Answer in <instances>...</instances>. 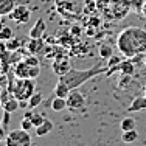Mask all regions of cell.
Segmentation results:
<instances>
[{
    "instance_id": "2",
    "label": "cell",
    "mask_w": 146,
    "mask_h": 146,
    "mask_svg": "<svg viewBox=\"0 0 146 146\" xmlns=\"http://www.w3.org/2000/svg\"><path fill=\"white\" fill-rule=\"evenodd\" d=\"M109 67H104L103 64H95L90 68H84V70H78V68H70L65 75L59 76L61 81H64L72 90L81 87L84 82H87L89 79H92L93 76L101 75V73H107Z\"/></svg>"
},
{
    "instance_id": "26",
    "label": "cell",
    "mask_w": 146,
    "mask_h": 146,
    "mask_svg": "<svg viewBox=\"0 0 146 146\" xmlns=\"http://www.w3.org/2000/svg\"><path fill=\"white\" fill-rule=\"evenodd\" d=\"M20 127H22V129L23 131H31V129H33V123H31V120H30V118H27V117H23L22 118V120H20Z\"/></svg>"
},
{
    "instance_id": "7",
    "label": "cell",
    "mask_w": 146,
    "mask_h": 146,
    "mask_svg": "<svg viewBox=\"0 0 146 146\" xmlns=\"http://www.w3.org/2000/svg\"><path fill=\"white\" fill-rule=\"evenodd\" d=\"M9 17H11L16 23H27L31 17V13L25 5H19V6H14V9H13V13L9 14Z\"/></svg>"
},
{
    "instance_id": "18",
    "label": "cell",
    "mask_w": 146,
    "mask_h": 146,
    "mask_svg": "<svg viewBox=\"0 0 146 146\" xmlns=\"http://www.w3.org/2000/svg\"><path fill=\"white\" fill-rule=\"evenodd\" d=\"M23 117L30 118V120H31V123H33V126H34V127L40 126V124H42L44 121H45V115H44V113H39V112H27Z\"/></svg>"
},
{
    "instance_id": "20",
    "label": "cell",
    "mask_w": 146,
    "mask_h": 146,
    "mask_svg": "<svg viewBox=\"0 0 146 146\" xmlns=\"http://www.w3.org/2000/svg\"><path fill=\"white\" fill-rule=\"evenodd\" d=\"M120 129L123 131V132L131 131V129H135V120H134L132 117L123 118V120H121V123H120Z\"/></svg>"
},
{
    "instance_id": "32",
    "label": "cell",
    "mask_w": 146,
    "mask_h": 146,
    "mask_svg": "<svg viewBox=\"0 0 146 146\" xmlns=\"http://www.w3.org/2000/svg\"><path fill=\"white\" fill-rule=\"evenodd\" d=\"M3 27H5V25H3V16H0V30H2Z\"/></svg>"
},
{
    "instance_id": "30",
    "label": "cell",
    "mask_w": 146,
    "mask_h": 146,
    "mask_svg": "<svg viewBox=\"0 0 146 146\" xmlns=\"http://www.w3.org/2000/svg\"><path fill=\"white\" fill-rule=\"evenodd\" d=\"M5 127H3V124H2V120H0V140H5V137H6V135H5Z\"/></svg>"
},
{
    "instance_id": "4",
    "label": "cell",
    "mask_w": 146,
    "mask_h": 146,
    "mask_svg": "<svg viewBox=\"0 0 146 146\" xmlns=\"http://www.w3.org/2000/svg\"><path fill=\"white\" fill-rule=\"evenodd\" d=\"M5 145L6 146H31V135L28 134V131L14 129L9 131L5 137Z\"/></svg>"
},
{
    "instance_id": "33",
    "label": "cell",
    "mask_w": 146,
    "mask_h": 146,
    "mask_svg": "<svg viewBox=\"0 0 146 146\" xmlns=\"http://www.w3.org/2000/svg\"><path fill=\"white\" fill-rule=\"evenodd\" d=\"M73 34H79V28H76V27H75V28H73Z\"/></svg>"
},
{
    "instance_id": "25",
    "label": "cell",
    "mask_w": 146,
    "mask_h": 146,
    "mask_svg": "<svg viewBox=\"0 0 146 146\" xmlns=\"http://www.w3.org/2000/svg\"><path fill=\"white\" fill-rule=\"evenodd\" d=\"M5 45H6V50L11 51V53H14V51L19 50V47H20V40H19V39H16V37H13V39L6 40Z\"/></svg>"
},
{
    "instance_id": "22",
    "label": "cell",
    "mask_w": 146,
    "mask_h": 146,
    "mask_svg": "<svg viewBox=\"0 0 146 146\" xmlns=\"http://www.w3.org/2000/svg\"><path fill=\"white\" fill-rule=\"evenodd\" d=\"M100 56L103 59H109L113 56V48L109 44H101L100 45Z\"/></svg>"
},
{
    "instance_id": "12",
    "label": "cell",
    "mask_w": 146,
    "mask_h": 146,
    "mask_svg": "<svg viewBox=\"0 0 146 146\" xmlns=\"http://www.w3.org/2000/svg\"><path fill=\"white\" fill-rule=\"evenodd\" d=\"M146 109V96H137L132 100V103L127 107V112H140V110Z\"/></svg>"
},
{
    "instance_id": "10",
    "label": "cell",
    "mask_w": 146,
    "mask_h": 146,
    "mask_svg": "<svg viewBox=\"0 0 146 146\" xmlns=\"http://www.w3.org/2000/svg\"><path fill=\"white\" fill-rule=\"evenodd\" d=\"M45 44H44V37H37V39H30L28 45H27V48H28V51L31 54H39L40 51L44 50Z\"/></svg>"
},
{
    "instance_id": "5",
    "label": "cell",
    "mask_w": 146,
    "mask_h": 146,
    "mask_svg": "<svg viewBox=\"0 0 146 146\" xmlns=\"http://www.w3.org/2000/svg\"><path fill=\"white\" fill-rule=\"evenodd\" d=\"M14 75L16 78H28V79H36L40 75V67L39 65H30L25 61H19L14 65Z\"/></svg>"
},
{
    "instance_id": "35",
    "label": "cell",
    "mask_w": 146,
    "mask_h": 146,
    "mask_svg": "<svg viewBox=\"0 0 146 146\" xmlns=\"http://www.w3.org/2000/svg\"><path fill=\"white\" fill-rule=\"evenodd\" d=\"M143 64H145V65H146V56H145V61H143Z\"/></svg>"
},
{
    "instance_id": "31",
    "label": "cell",
    "mask_w": 146,
    "mask_h": 146,
    "mask_svg": "<svg viewBox=\"0 0 146 146\" xmlns=\"http://www.w3.org/2000/svg\"><path fill=\"white\" fill-rule=\"evenodd\" d=\"M141 14H143L146 17V0H145V3H143V6H141Z\"/></svg>"
},
{
    "instance_id": "8",
    "label": "cell",
    "mask_w": 146,
    "mask_h": 146,
    "mask_svg": "<svg viewBox=\"0 0 146 146\" xmlns=\"http://www.w3.org/2000/svg\"><path fill=\"white\" fill-rule=\"evenodd\" d=\"M45 31H47V23H45L44 17H39V19L34 22V25L31 27L28 36L30 39H37V37H44Z\"/></svg>"
},
{
    "instance_id": "14",
    "label": "cell",
    "mask_w": 146,
    "mask_h": 146,
    "mask_svg": "<svg viewBox=\"0 0 146 146\" xmlns=\"http://www.w3.org/2000/svg\"><path fill=\"white\" fill-rule=\"evenodd\" d=\"M14 0H0V16H9L14 9Z\"/></svg>"
},
{
    "instance_id": "27",
    "label": "cell",
    "mask_w": 146,
    "mask_h": 146,
    "mask_svg": "<svg viewBox=\"0 0 146 146\" xmlns=\"http://www.w3.org/2000/svg\"><path fill=\"white\" fill-rule=\"evenodd\" d=\"M9 120H11V112H6V110H3L2 124H3V127H5V131H6V127L9 126Z\"/></svg>"
},
{
    "instance_id": "17",
    "label": "cell",
    "mask_w": 146,
    "mask_h": 146,
    "mask_svg": "<svg viewBox=\"0 0 146 146\" xmlns=\"http://www.w3.org/2000/svg\"><path fill=\"white\" fill-rule=\"evenodd\" d=\"M51 131H53V123H51L48 118H45L44 123L40 124V126L36 127V135H37V137H44V135L50 134Z\"/></svg>"
},
{
    "instance_id": "15",
    "label": "cell",
    "mask_w": 146,
    "mask_h": 146,
    "mask_svg": "<svg viewBox=\"0 0 146 146\" xmlns=\"http://www.w3.org/2000/svg\"><path fill=\"white\" fill-rule=\"evenodd\" d=\"M2 106H3V110H6V112H11V113H13V112H16V110L20 107V101L16 98V96H9V98L6 100V101L3 103Z\"/></svg>"
},
{
    "instance_id": "13",
    "label": "cell",
    "mask_w": 146,
    "mask_h": 146,
    "mask_svg": "<svg viewBox=\"0 0 146 146\" xmlns=\"http://www.w3.org/2000/svg\"><path fill=\"white\" fill-rule=\"evenodd\" d=\"M120 73H126V75H132L135 73V62L131 58H126L120 62Z\"/></svg>"
},
{
    "instance_id": "24",
    "label": "cell",
    "mask_w": 146,
    "mask_h": 146,
    "mask_svg": "<svg viewBox=\"0 0 146 146\" xmlns=\"http://www.w3.org/2000/svg\"><path fill=\"white\" fill-rule=\"evenodd\" d=\"M132 82V75H126V73H121L120 79H118V86L121 89H127Z\"/></svg>"
},
{
    "instance_id": "16",
    "label": "cell",
    "mask_w": 146,
    "mask_h": 146,
    "mask_svg": "<svg viewBox=\"0 0 146 146\" xmlns=\"http://www.w3.org/2000/svg\"><path fill=\"white\" fill-rule=\"evenodd\" d=\"M50 107L54 112H61V110L67 109V98H59V96L53 95V100L50 103Z\"/></svg>"
},
{
    "instance_id": "21",
    "label": "cell",
    "mask_w": 146,
    "mask_h": 146,
    "mask_svg": "<svg viewBox=\"0 0 146 146\" xmlns=\"http://www.w3.org/2000/svg\"><path fill=\"white\" fill-rule=\"evenodd\" d=\"M44 101V96H42V93H39V92H34L33 93V96L28 100V107L30 109H36L37 106H39L40 103Z\"/></svg>"
},
{
    "instance_id": "23",
    "label": "cell",
    "mask_w": 146,
    "mask_h": 146,
    "mask_svg": "<svg viewBox=\"0 0 146 146\" xmlns=\"http://www.w3.org/2000/svg\"><path fill=\"white\" fill-rule=\"evenodd\" d=\"M14 37V31H13L9 27H3L2 30H0V40L2 42H6V40L13 39Z\"/></svg>"
},
{
    "instance_id": "6",
    "label": "cell",
    "mask_w": 146,
    "mask_h": 146,
    "mask_svg": "<svg viewBox=\"0 0 146 146\" xmlns=\"http://www.w3.org/2000/svg\"><path fill=\"white\" fill-rule=\"evenodd\" d=\"M86 106V98L81 92H78V89H73L70 95L67 96V109L70 110H79Z\"/></svg>"
},
{
    "instance_id": "19",
    "label": "cell",
    "mask_w": 146,
    "mask_h": 146,
    "mask_svg": "<svg viewBox=\"0 0 146 146\" xmlns=\"http://www.w3.org/2000/svg\"><path fill=\"white\" fill-rule=\"evenodd\" d=\"M137 138H138V132L135 131V129L126 131V132H123V135H121V140H123V143H134Z\"/></svg>"
},
{
    "instance_id": "29",
    "label": "cell",
    "mask_w": 146,
    "mask_h": 146,
    "mask_svg": "<svg viewBox=\"0 0 146 146\" xmlns=\"http://www.w3.org/2000/svg\"><path fill=\"white\" fill-rule=\"evenodd\" d=\"M109 61V64H107V67H117V65H120V62H121V58H117V56H112V58H109L107 59Z\"/></svg>"
},
{
    "instance_id": "9",
    "label": "cell",
    "mask_w": 146,
    "mask_h": 146,
    "mask_svg": "<svg viewBox=\"0 0 146 146\" xmlns=\"http://www.w3.org/2000/svg\"><path fill=\"white\" fill-rule=\"evenodd\" d=\"M70 68H72V65H70V61H68L67 58H58L56 61L53 62V72L56 73L58 76L65 75Z\"/></svg>"
},
{
    "instance_id": "11",
    "label": "cell",
    "mask_w": 146,
    "mask_h": 146,
    "mask_svg": "<svg viewBox=\"0 0 146 146\" xmlns=\"http://www.w3.org/2000/svg\"><path fill=\"white\" fill-rule=\"evenodd\" d=\"M70 92H72V89L68 87L64 81H61V79H59V81L56 82V86H54L53 95L54 96H59V98H67V96L70 95Z\"/></svg>"
},
{
    "instance_id": "3",
    "label": "cell",
    "mask_w": 146,
    "mask_h": 146,
    "mask_svg": "<svg viewBox=\"0 0 146 146\" xmlns=\"http://www.w3.org/2000/svg\"><path fill=\"white\" fill-rule=\"evenodd\" d=\"M34 89H36V82L34 79H28V78H17V81L14 84L9 86V93L13 96H16L19 101H23V100H30L34 93Z\"/></svg>"
},
{
    "instance_id": "1",
    "label": "cell",
    "mask_w": 146,
    "mask_h": 146,
    "mask_svg": "<svg viewBox=\"0 0 146 146\" xmlns=\"http://www.w3.org/2000/svg\"><path fill=\"white\" fill-rule=\"evenodd\" d=\"M117 48L123 56L134 58L146 53V30L140 27H127L117 37Z\"/></svg>"
},
{
    "instance_id": "34",
    "label": "cell",
    "mask_w": 146,
    "mask_h": 146,
    "mask_svg": "<svg viewBox=\"0 0 146 146\" xmlns=\"http://www.w3.org/2000/svg\"><path fill=\"white\" fill-rule=\"evenodd\" d=\"M143 93H145V96H146V86H145V89H143Z\"/></svg>"
},
{
    "instance_id": "28",
    "label": "cell",
    "mask_w": 146,
    "mask_h": 146,
    "mask_svg": "<svg viewBox=\"0 0 146 146\" xmlns=\"http://www.w3.org/2000/svg\"><path fill=\"white\" fill-rule=\"evenodd\" d=\"M23 61H25L27 64H30V65H39V59L36 58V54H30V56H25V58H23Z\"/></svg>"
},
{
    "instance_id": "36",
    "label": "cell",
    "mask_w": 146,
    "mask_h": 146,
    "mask_svg": "<svg viewBox=\"0 0 146 146\" xmlns=\"http://www.w3.org/2000/svg\"><path fill=\"white\" fill-rule=\"evenodd\" d=\"M0 92H2V89H0Z\"/></svg>"
}]
</instances>
